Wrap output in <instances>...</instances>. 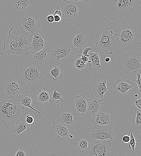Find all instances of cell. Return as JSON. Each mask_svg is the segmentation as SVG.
Listing matches in <instances>:
<instances>
[{
    "label": "cell",
    "instance_id": "cell-1",
    "mask_svg": "<svg viewBox=\"0 0 141 156\" xmlns=\"http://www.w3.org/2000/svg\"><path fill=\"white\" fill-rule=\"evenodd\" d=\"M8 33L3 44L4 52L15 56H28V50L31 49L33 34L17 26H12Z\"/></svg>",
    "mask_w": 141,
    "mask_h": 156
},
{
    "label": "cell",
    "instance_id": "cell-2",
    "mask_svg": "<svg viewBox=\"0 0 141 156\" xmlns=\"http://www.w3.org/2000/svg\"><path fill=\"white\" fill-rule=\"evenodd\" d=\"M24 111V106L11 98L0 101V118L2 122L13 123Z\"/></svg>",
    "mask_w": 141,
    "mask_h": 156
},
{
    "label": "cell",
    "instance_id": "cell-3",
    "mask_svg": "<svg viewBox=\"0 0 141 156\" xmlns=\"http://www.w3.org/2000/svg\"><path fill=\"white\" fill-rule=\"evenodd\" d=\"M113 33L111 30L103 31L100 40L95 44L97 48L107 55L113 53L118 39V34L113 35Z\"/></svg>",
    "mask_w": 141,
    "mask_h": 156
},
{
    "label": "cell",
    "instance_id": "cell-4",
    "mask_svg": "<svg viewBox=\"0 0 141 156\" xmlns=\"http://www.w3.org/2000/svg\"><path fill=\"white\" fill-rule=\"evenodd\" d=\"M111 142L108 140H97L90 144L87 152L88 156H113Z\"/></svg>",
    "mask_w": 141,
    "mask_h": 156
},
{
    "label": "cell",
    "instance_id": "cell-5",
    "mask_svg": "<svg viewBox=\"0 0 141 156\" xmlns=\"http://www.w3.org/2000/svg\"><path fill=\"white\" fill-rule=\"evenodd\" d=\"M71 43L66 40H61L57 42L51 50L50 57L58 62L60 59L68 60L71 55Z\"/></svg>",
    "mask_w": 141,
    "mask_h": 156
},
{
    "label": "cell",
    "instance_id": "cell-6",
    "mask_svg": "<svg viewBox=\"0 0 141 156\" xmlns=\"http://www.w3.org/2000/svg\"><path fill=\"white\" fill-rule=\"evenodd\" d=\"M22 26L21 27L33 34L40 31V28L42 22L39 17L33 13H26L20 17Z\"/></svg>",
    "mask_w": 141,
    "mask_h": 156
},
{
    "label": "cell",
    "instance_id": "cell-7",
    "mask_svg": "<svg viewBox=\"0 0 141 156\" xmlns=\"http://www.w3.org/2000/svg\"><path fill=\"white\" fill-rule=\"evenodd\" d=\"M21 80L25 81L29 86L43 80V77L38 68L35 66H29L21 71Z\"/></svg>",
    "mask_w": 141,
    "mask_h": 156
},
{
    "label": "cell",
    "instance_id": "cell-8",
    "mask_svg": "<svg viewBox=\"0 0 141 156\" xmlns=\"http://www.w3.org/2000/svg\"><path fill=\"white\" fill-rule=\"evenodd\" d=\"M89 135L93 140H112L114 136L112 127L108 125H97L93 127Z\"/></svg>",
    "mask_w": 141,
    "mask_h": 156
},
{
    "label": "cell",
    "instance_id": "cell-9",
    "mask_svg": "<svg viewBox=\"0 0 141 156\" xmlns=\"http://www.w3.org/2000/svg\"><path fill=\"white\" fill-rule=\"evenodd\" d=\"M2 86L5 91V97L7 99L17 97L19 94L24 90V88L17 80H7L6 82L3 83Z\"/></svg>",
    "mask_w": 141,
    "mask_h": 156
},
{
    "label": "cell",
    "instance_id": "cell-10",
    "mask_svg": "<svg viewBox=\"0 0 141 156\" xmlns=\"http://www.w3.org/2000/svg\"><path fill=\"white\" fill-rule=\"evenodd\" d=\"M51 50L50 47L47 46L38 52H33V56L29 61L34 66H39L41 67L45 66L51 59L50 57Z\"/></svg>",
    "mask_w": 141,
    "mask_h": 156
},
{
    "label": "cell",
    "instance_id": "cell-11",
    "mask_svg": "<svg viewBox=\"0 0 141 156\" xmlns=\"http://www.w3.org/2000/svg\"><path fill=\"white\" fill-rule=\"evenodd\" d=\"M103 100L96 97L93 93L91 94L87 100L86 115L91 117L95 116L97 112L103 109V104L101 103Z\"/></svg>",
    "mask_w": 141,
    "mask_h": 156
},
{
    "label": "cell",
    "instance_id": "cell-12",
    "mask_svg": "<svg viewBox=\"0 0 141 156\" xmlns=\"http://www.w3.org/2000/svg\"><path fill=\"white\" fill-rule=\"evenodd\" d=\"M62 10L64 18L77 19L81 14L77 3L74 0L66 2Z\"/></svg>",
    "mask_w": 141,
    "mask_h": 156
},
{
    "label": "cell",
    "instance_id": "cell-13",
    "mask_svg": "<svg viewBox=\"0 0 141 156\" xmlns=\"http://www.w3.org/2000/svg\"><path fill=\"white\" fill-rule=\"evenodd\" d=\"M136 34V31L129 26L127 28H123L118 35L119 44L124 45L130 44L133 41Z\"/></svg>",
    "mask_w": 141,
    "mask_h": 156
},
{
    "label": "cell",
    "instance_id": "cell-14",
    "mask_svg": "<svg viewBox=\"0 0 141 156\" xmlns=\"http://www.w3.org/2000/svg\"><path fill=\"white\" fill-rule=\"evenodd\" d=\"M124 65L127 72H137L141 67V58L136 56H130L124 61Z\"/></svg>",
    "mask_w": 141,
    "mask_h": 156
},
{
    "label": "cell",
    "instance_id": "cell-15",
    "mask_svg": "<svg viewBox=\"0 0 141 156\" xmlns=\"http://www.w3.org/2000/svg\"><path fill=\"white\" fill-rule=\"evenodd\" d=\"M106 81L105 78L100 79L94 83V87L92 90L93 94L98 98L103 100L104 94H107L109 88L106 86Z\"/></svg>",
    "mask_w": 141,
    "mask_h": 156
},
{
    "label": "cell",
    "instance_id": "cell-16",
    "mask_svg": "<svg viewBox=\"0 0 141 156\" xmlns=\"http://www.w3.org/2000/svg\"><path fill=\"white\" fill-rule=\"evenodd\" d=\"M110 112L106 108L102 109L95 114L94 124L99 125H108L113 122L112 117L109 114Z\"/></svg>",
    "mask_w": 141,
    "mask_h": 156
},
{
    "label": "cell",
    "instance_id": "cell-17",
    "mask_svg": "<svg viewBox=\"0 0 141 156\" xmlns=\"http://www.w3.org/2000/svg\"><path fill=\"white\" fill-rule=\"evenodd\" d=\"M87 38L84 35L83 32H78L75 37L72 38L71 44L75 50H81L84 48L87 47Z\"/></svg>",
    "mask_w": 141,
    "mask_h": 156
},
{
    "label": "cell",
    "instance_id": "cell-18",
    "mask_svg": "<svg viewBox=\"0 0 141 156\" xmlns=\"http://www.w3.org/2000/svg\"><path fill=\"white\" fill-rule=\"evenodd\" d=\"M44 36L37 32L33 34L31 46L33 52H38L46 47V43Z\"/></svg>",
    "mask_w": 141,
    "mask_h": 156
},
{
    "label": "cell",
    "instance_id": "cell-19",
    "mask_svg": "<svg viewBox=\"0 0 141 156\" xmlns=\"http://www.w3.org/2000/svg\"><path fill=\"white\" fill-rule=\"evenodd\" d=\"M18 101L23 106L29 108L40 114L39 111L32 107L31 104L34 101L33 96L29 91L23 92L19 94L18 97Z\"/></svg>",
    "mask_w": 141,
    "mask_h": 156
},
{
    "label": "cell",
    "instance_id": "cell-20",
    "mask_svg": "<svg viewBox=\"0 0 141 156\" xmlns=\"http://www.w3.org/2000/svg\"><path fill=\"white\" fill-rule=\"evenodd\" d=\"M136 5L135 0H119L116 8L118 11L126 14L132 11Z\"/></svg>",
    "mask_w": 141,
    "mask_h": 156
},
{
    "label": "cell",
    "instance_id": "cell-21",
    "mask_svg": "<svg viewBox=\"0 0 141 156\" xmlns=\"http://www.w3.org/2000/svg\"><path fill=\"white\" fill-rule=\"evenodd\" d=\"M115 85L116 86L115 90V92H119L124 95H125L127 91L134 86V84L129 80H126L124 82L121 79H118L116 82Z\"/></svg>",
    "mask_w": 141,
    "mask_h": 156
},
{
    "label": "cell",
    "instance_id": "cell-22",
    "mask_svg": "<svg viewBox=\"0 0 141 156\" xmlns=\"http://www.w3.org/2000/svg\"><path fill=\"white\" fill-rule=\"evenodd\" d=\"M87 106V100L83 95H78L75 100L74 108L77 113L80 112L84 114L86 112Z\"/></svg>",
    "mask_w": 141,
    "mask_h": 156
},
{
    "label": "cell",
    "instance_id": "cell-23",
    "mask_svg": "<svg viewBox=\"0 0 141 156\" xmlns=\"http://www.w3.org/2000/svg\"><path fill=\"white\" fill-rule=\"evenodd\" d=\"M17 121L16 125L12 127L11 131L13 134L19 136L21 133L26 131L30 124H27L23 118L19 119Z\"/></svg>",
    "mask_w": 141,
    "mask_h": 156
},
{
    "label": "cell",
    "instance_id": "cell-24",
    "mask_svg": "<svg viewBox=\"0 0 141 156\" xmlns=\"http://www.w3.org/2000/svg\"><path fill=\"white\" fill-rule=\"evenodd\" d=\"M36 94L35 99L38 102L43 104H49L51 94L48 88H44L43 90H38Z\"/></svg>",
    "mask_w": 141,
    "mask_h": 156
},
{
    "label": "cell",
    "instance_id": "cell-25",
    "mask_svg": "<svg viewBox=\"0 0 141 156\" xmlns=\"http://www.w3.org/2000/svg\"><path fill=\"white\" fill-rule=\"evenodd\" d=\"M67 126L62 123L59 124L57 122H54L53 128L57 134L58 136L61 138L69 137L70 134L69 130L67 128Z\"/></svg>",
    "mask_w": 141,
    "mask_h": 156
},
{
    "label": "cell",
    "instance_id": "cell-26",
    "mask_svg": "<svg viewBox=\"0 0 141 156\" xmlns=\"http://www.w3.org/2000/svg\"><path fill=\"white\" fill-rule=\"evenodd\" d=\"M58 120L60 121L67 126L74 125L75 121V118L73 114L66 110H64L62 112Z\"/></svg>",
    "mask_w": 141,
    "mask_h": 156
},
{
    "label": "cell",
    "instance_id": "cell-27",
    "mask_svg": "<svg viewBox=\"0 0 141 156\" xmlns=\"http://www.w3.org/2000/svg\"><path fill=\"white\" fill-rule=\"evenodd\" d=\"M15 10L25 12L32 5L34 0H14L13 1Z\"/></svg>",
    "mask_w": 141,
    "mask_h": 156
},
{
    "label": "cell",
    "instance_id": "cell-28",
    "mask_svg": "<svg viewBox=\"0 0 141 156\" xmlns=\"http://www.w3.org/2000/svg\"><path fill=\"white\" fill-rule=\"evenodd\" d=\"M89 55V56L87 62L89 66L91 67L95 68L97 69L101 68L100 62L104 60H100L98 51L96 50L94 53H90Z\"/></svg>",
    "mask_w": 141,
    "mask_h": 156
},
{
    "label": "cell",
    "instance_id": "cell-29",
    "mask_svg": "<svg viewBox=\"0 0 141 156\" xmlns=\"http://www.w3.org/2000/svg\"><path fill=\"white\" fill-rule=\"evenodd\" d=\"M75 144L77 150L80 152H87L89 149L88 140L87 139L79 138Z\"/></svg>",
    "mask_w": 141,
    "mask_h": 156
},
{
    "label": "cell",
    "instance_id": "cell-30",
    "mask_svg": "<svg viewBox=\"0 0 141 156\" xmlns=\"http://www.w3.org/2000/svg\"><path fill=\"white\" fill-rule=\"evenodd\" d=\"M50 72L53 76V80L54 81L61 78L63 76L62 69L60 66H54V68L51 69Z\"/></svg>",
    "mask_w": 141,
    "mask_h": 156
},
{
    "label": "cell",
    "instance_id": "cell-31",
    "mask_svg": "<svg viewBox=\"0 0 141 156\" xmlns=\"http://www.w3.org/2000/svg\"><path fill=\"white\" fill-rule=\"evenodd\" d=\"M72 62L75 68L79 70L83 69L86 65V63L82 59L81 55H80L73 58L72 59Z\"/></svg>",
    "mask_w": 141,
    "mask_h": 156
},
{
    "label": "cell",
    "instance_id": "cell-32",
    "mask_svg": "<svg viewBox=\"0 0 141 156\" xmlns=\"http://www.w3.org/2000/svg\"><path fill=\"white\" fill-rule=\"evenodd\" d=\"M61 94L60 93L57 92L55 89L52 96L50 99L49 103L52 104L54 103H58L60 101L62 102H63L64 101V100L61 98Z\"/></svg>",
    "mask_w": 141,
    "mask_h": 156
},
{
    "label": "cell",
    "instance_id": "cell-33",
    "mask_svg": "<svg viewBox=\"0 0 141 156\" xmlns=\"http://www.w3.org/2000/svg\"><path fill=\"white\" fill-rule=\"evenodd\" d=\"M128 135L130 137V140L128 142V147L131 152H134L135 146L137 145V144L135 140L131 131H129Z\"/></svg>",
    "mask_w": 141,
    "mask_h": 156
},
{
    "label": "cell",
    "instance_id": "cell-34",
    "mask_svg": "<svg viewBox=\"0 0 141 156\" xmlns=\"http://www.w3.org/2000/svg\"><path fill=\"white\" fill-rule=\"evenodd\" d=\"M52 13L53 15H58L61 18L62 21L64 20V17L63 14L62 10L59 6H56L53 7V10Z\"/></svg>",
    "mask_w": 141,
    "mask_h": 156
},
{
    "label": "cell",
    "instance_id": "cell-35",
    "mask_svg": "<svg viewBox=\"0 0 141 156\" xmlns=\"http://www.w3.org/2000/svg\"><path fill=\"white\" fill-rule=\"evenodd\" d=\"M15 156H29V154L26 149L21 147L17 149Z\"/></svg>",
    "mask_w": 141,
    "mask_h": 156
},
{
    "label": "cell",
    "instance_id": "cell-36",
    "mask_svg": "<svg viewBox=\"0 0 141 156\" xmlns=\"http://www.w3.org/2000/svg\"><path fill=\"white\" fill-rule=\"evenodd\" d=\"M137 76V79L135 81V82L137 85L139 91L140 92L141 91V70L140 69L136 73Z\"/></svg>",
    "mask_w": 141,
    "mask_h": 156
},
{
    "label": "cell",
    "instance_id": "cell-37",
    "mask_svg": "<svg viewBox=\"0 0 141 156\" xmlns=\"http://www.w3.org/2000/svg\"><path fill=\"white\" fill-rule=\"evenodd\" d=\"M136 113V116L135 119L136 125H141V111L138 109L135 110Z\"/></svg>",
    "mask_w": 141,
    "mask_h": 156
},
{
    "label": "cell",
    "instance_id": "cell-38",
    "mask_svg": "<svg viewBox=\"0 0 141 156\" xmlns=\"http://www.w3.org/2000/svg\"><path fill=\"white\" fill-rule=\"evenodd\" d=\"M25 118L26 122L29 124H32L34 121V117L31 115H27Z\"/></svg>",
    "mask_w": 141,
    "mask_h": 156
},
{
    "label": "cell",
    "instance_id": "cell-39",
    "mask_svg": "<svg viewBox=\"0 0 141 156\" xmlns=\"http://www.w3.org/2000/svg\"><path fill=\"white\" fill-rule=\"evenodd\" d=\"M133 102L136 108L138 110H141V98L134 100Z\"/></svg>",
    "mask_w": 141,
    "mask_h": 156
},
{
    "label": "cell",
    "instance_id": "cell-40",
    "mask_svg": "<svg viewBox=\"0 0 141 156\" xmlns=\"http://www.w3.org/2000/svg\"><path fill=\"white\" fill-rule=\"evenodd\" d=\"M92 50L93 49L91 47H86L82 53V55L86 56L88 52L89 51H92Z\"/></svg>",
    "mask_w": 141,
    "mask_h": 156
},
{
    "label": "cell",
    "instance_id": "cell-41",
    "mask_svg": "<svg viewBox=\"0 0 141 156\" xmlns=\"http://www.w3.org/2000/svg\"><path fill=\"white\" fill-rule=\"evenodd\" d=\"M54 18V22H58L59 24L62 21L61 18L59 16L57 15H53Z\"/></svg>",
    "mask_w": 141,
    "mask_h": 156
},
{
    "label": "cell",
    "instance_id": "cell-42",
    "mask_svg": "<svg viewBox=\"0 0 141 156\" xmlns=\"http://www.w3.org/2000/svg\"><path fill=\"white\" fill-rule=\"evenodd\" d=\"M130 139V136L128 135H125L122 138L123 141L125 143L129 142Z\"/></svg>",
    "mask_w": 141,
    "mask_h": 156
},
{
    "label": "cell",
    "instance_id": "cell-43",
    "mask_svg": "<svg viewBox=\"0 0 141 156\" xmlns=\"http://www.w3.org/2000/svg\"><path fill=\"white\" fill-rule=\"evenodd\" d=\"M47 19L49 22L52 23L54 22V16L53 14L48 15L47 17Z\"/></svg>",
    "mask_w": 141,
    "mask_h": 156
},
{
    "label": "cell",
    "instance_id": "cell-44",
    "mask_svg": "<svg viewBox=\"0 0 141 156\" xmlns=\"http://www.w3.org/2000/svg\"><path fill=\"white\" fill-rule=\"evenodd\" d=\"M106 62H109L111 61V59L109 57H106L105 58L104 60Z\"/></svg>",
    "mask_w": 141,
    "mask_h": 156
},
{
    "label": "cell",
    "instance_id": "cell-45",
    "mask_svg": "<svg viewBox=\"0 0 141 156\" xmlns=\"http://www.w3.org/2000/svg\"><path fill=\"white\" fill-rule=\"evenodd\" d=\"M69 137H70L71 138H72L73 137V136L71 135L70 134L69 135Z\"/></svg>",
    "mask_w": 141,
    "mask_h": 156
},
{
    "label": "cell",
    "instance_id": "cell-46",
    "mask_svg": "<svg viewBox=\"0 0 141 156\" xmlns=\"http://www.w3.org/2000/svg\"><path fill=\"white\" fill-rule=\"evenodd\" d=\"M88 58H89V54H87V56H86Z\"/></svg>",
    "mask_w": 141,
    "mask_h": 156
},
{
    "label": "cell",
    "instance_id": "cell-47",
    "mask_svg": "<svg viewBox=\"0 0 141 156\" xmlns=\"http://www.w3.org/2000/svg\"><path fill=\"white\" fill-rule=\"evenodd\" d=\"M138 96V95L136 94H135V95H134V96L135 97H137Z\"/></svg>",
    "mask_w": 141,
    "mask_h": 156
},
{
    "label": "cell",
    "instance_id": "cell-48",
    "mask_svg": "<svg viewBox=\"0 0 141 156\" xmlns=\"http://www.w3.org/2000/svg\"></svg>",
    "mask_w": 141,
    "mask_h": 156
}]
</instances>
